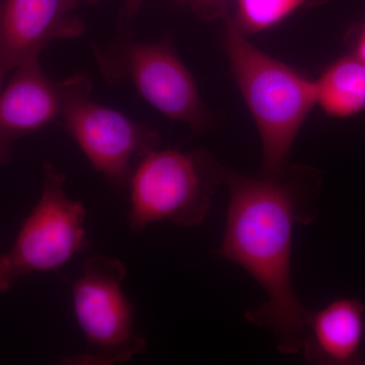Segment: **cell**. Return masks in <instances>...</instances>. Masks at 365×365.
<instances>
[{
	"label": "cell",
	"mask_w": 365,
	"mask_h": 365,
	"mask_svg": "<svg viewBox=\"0 0 365 365\" xmlns=\"http://www.w3.org/2000/svg\"><path fill=\"white\" fill-rule=\"evenodd\" d=\"M123 262L96 255L86 262L72 285L74 314L85 336L86 349L62 361L71 365H115L146 351L135 327V312L125 294Z\"/></svg>",
	"instance_id": "cell-4"
},
{
	"label": "cell",
	"mask_w": 365,
	"mask_h": 365,
	"mask_svg": "<svg viewBox=\"0 0 365 365\" xmlns=\"http://www.w3.org/2000/svg\"><path fill=\"white\" fill-rule=\"evenodd\" d=\"M11 81L0 91V163L11 158V143L39 130L61 114L58 85L45 76L39 57L16 67Z\"/></svg>",
	"instance_id": "cell-9"
},
{
	"label": "cell",
	"mask_w": 365,
	"mask_h": 365,
	"mask_svg": "<svg viewBox=\"0 0 365 365\" xmlns=\"http://www.w3.org/2000/svg\"><path fill=\"white\" fill-rule=\"evenodd\" d=\"M107 71L128 78L153 107L170 119L189 125L195 132L210 126V114L193 76L169 45L131 43L108 64Z\"/></svg>",
	"instance_id": "cell-7"
},
{
	"label": "cell",
	"mask_w": 365,
	"mask_h": 365,
	"mask_svg": "<svg viewBox=\"0 0 365 365\" xmlns=\"http://www.w3.org/2000/svg\"><path fill=\"white\" fill-rule=\"evenodd\" d=\"M223 44L260 135L262 176H280L300 128L317 105L316 81L261 51L227 18Z\"/></svg>",
	"instance_id": "cell-2"
},
{
	"label": "cell",
	"mask_w": 365,
	"mask_h": 365,
	"mask_svg": "<svg viewBox=\"0 0 365 365\" xmlns=\"http://www.w3.org/2000/svg\"><path fill=\"white\" fill-rule=\"evenodd\" d=\"M317 105L335 118L355 116L365 110V62L354 55L329 66L316 81Z\"/></svg>",
	"instance_id": "cell-11"
},
{
	"label": "cell",
	"mask_w": 365,
	"mask_h": 365,
	"mask_svg": "<svg viewBox=\"0 0 365 365\" xmlns=\"http://www.w3.org/2000/svg\"><path fill=\"white\" fill-rule=\"evenodd\" d=\"M58 86L66 130L108 181L120 188L128 186L134 160L158 148L157 132L93 102L85 74H76Z\"/></svg>",
	"instance_id": "cell-6"
},
{
	"label": "cell",
	"mask_w": 365,
	"mask_h": 365,
	"mask_svg": "<svg viewBox=\"0 0 365 365\" xmlns=\"http://www.w3.org/2000/svg\"><path fill=\"white\" fill-rule=\"evenodd\" d=\"M199 1H203V2H220V1H223V0H199Z\"/></svg>",
	"instance_id": "cell-15"
},
{
	"label": "cell",
	"mask_w": 365,
	"mask_h": 365,
	"mask_svg": "<svg viewBox=\"0 0 365 365\" xmlns=\"http://www.w3.org/2000/svg\"><path fill=\"white\" fill-rule=\"evenodd\" d=\"M85 206L66 192V176L44 165L40 200L26 218L14 246L0 255V294H6L23 276L57 270L86 245Z\"/></svg>",
	"instance_id": "cell-5"
},
{
	"label": "cell",
	"mask_w": 365,
	"mask_h": 365,
	"mask_svg": "<svg viewBox=\"0 0 365 365\" xmlns=\"http://www.w3.org/2000/svg\"><path fill=\"white\" fill-rule=\"evenodd\" d=\"M225 173L205 150L150 151L134 168L129 182V227L139 232L158 222L184 227L201 225Z\"/></svg>",
	"instance_id": "cell-3"
},
{
	"label": "cell",
	"mask_w": 365,
	"mask_h": 365,
	"mask_svg": "<svg viewBox=\"0 0 365 365\" xmlns=\"http://www.w3.org/2000/svg\"><path fill=\"white\" fill-rule=\"evenodd\" d=\"M329 0H235V14L227 18L246 36L263 32L302 9L323 6Z\"/></svg>",
	"instance_id": "cell-12"
},
{
	"label": "cell",
	"mask_w": 365,
	"mask_h": 365,
	"mask_svg": "<svg viewBox=\"0 0 365 365\" xmlns=\"http://www.w3.org/2000/svg\"><path fill=\"white\" fill-rule=\"evenodd\" d=\"M91 2H97L98 0H88ZM141 0H126V14L128 18H132L138 11Z\"/></svg>",
	"instance_id": "cell-14"
},
{
	"label": "cell",
	"mask_w": 365,
	"mask_h": 365,
	"mask_svg": "<svg viewBox=\"0 0 365 365\" xmlns=\"http://www.w3.org/2000/svg\"><path fill=\"white\" fill-rule=\"evenodd\" d=\"M354 56L365 62V23L360 26L359 36L355 40L354 44Z\"/></svg>",
	"instance_id": "cell-13"
},
{
	"label": "cell",
	"mask_w": 365,
	"mask_h": 365,
	"mask_svg": "<svg viewBox=\"0 0 365 365\" xmlns=\"http://www.w3.org/2000/svg\"><path fill=\"white\" fill-rule=\"evenodd\" d=\"M225 182L230 202L218 256L241 266L265 292L267 300L247 312V319L272 331L281 352L297 354L306 339L309 311L292 285V235L295 225H309L317 215L306 186L285 170L261 178L227 170Z\"/></svg>",
	"instance_id": "cell-1"
},
{
	"label": "cell",
	"mask_w": 365,
	"mask_h": 365,
	"mask_svg": "<svg viewBox=\"0 0 365 365\" xmlns=\"http://www.w3.org/2000/svg\"><path fill=\"white\" fill-rule=\"evenodd\" d=\"M76 0H2L0 4V91L9 72L37 58L52 41L81 35L71 11Z\"/></svg>",
	"instance_id": "cell-8"
},
{
	"label": "cell",
	"mask_w": 365,
	"mask_h": 365,
	"mask_svg": "<svg viewBox=\"0 0 365 365\" xmlns=\"http://www.w3.org/2000/svg\"><path fill=\"white\" fill-rule=\"evenodd\" d=\"M364 304L343 299L309 311L302 352L309 361L346 364L356 357L364 332Z\"/></svg>",
	"instance_id": "cell-10"
}]
</instances>
